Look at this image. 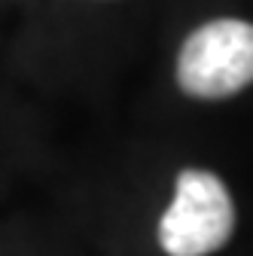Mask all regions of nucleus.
<instances>
[{
    "instance_id": "1",
    "label": "nucleus",
    "mask_w": 253,
    "mask_h": 256,
    "mask_svg": "<svg viewBox=\"0 0 253 256\" xmlns=\"http://www.w3.org/2000/svg\"><path fill=\"white\" fill-rule=\"evenodd\" d=\"M235 229V208L223 180L189 168L177 177L171 208L159 222V244L168 256H208Z\"/></svg>"
},
{
    "instance_id": "2",
    "label": "nucleus",
    "mask_w": 253,
    "mask_h": 256,
    "mask_svg": "<svg viewBox=\"0 0 253 256\" xmlns=\"http://www.w3.org/2000/svg\"><path fill=\"white\" fill-rule=\"evenodd\" d=\"M177 80L196 98H229L253 82V24L220 18L196 34L180 49Z\"/></svg>"
}]
</instances>
